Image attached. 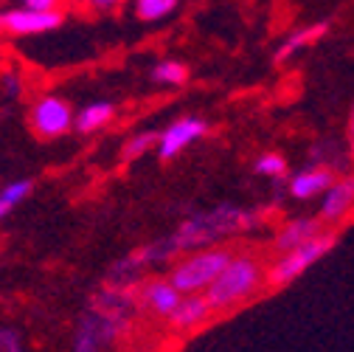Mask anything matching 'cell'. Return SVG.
Instances as JSON below:
<instances>
[{"mask_svg": "<svg viewBox=\"0 0 354 352\" xmlns=\"http://www.w3.org/2000/svg\"><path fill=\"white\" fill-rule=\"evenodd\" d=\"M337 175L329 169V166H309V169H301L298 175L290 178V195L295 200H313V197H321L332 181Z\"/></svg>", "mask_w": 354, "mask_h": 352, "instance_id": "cell-9", "label": "cell"}, {"mask_svg": "<svg viewBox=\"0 0 354 352\" xmlns=\"http://www.w3.org/2000/svg\"><path fill=\"white\" fill-rule=\"evenodd\" d=\"M0 87H3L6 96H17V94H20V79H17V73H3V76H0Z\"/></svg>", "mask_w": 354, "mask_h": 352, "instance_id": "cell-22", "label": "cell"}, {"mask_svg": "<svg viewBox=\"0 0 354 352\" xmlns=\"http://www.w3.org/2000/svg\"><path fill=\"white\" fill-rule=\"evenodd\" d=\"M264 282V265L253 254H231L228 265L203 293L211 310H228V307L250 299Z\"/></svg>", "mask_w": 354, "mask_h": 352, "instance_id": "cell-1", "label": "cell"}, {"mask_svg": "<svg viewBox=\"0 0 354 352\" xmlns=\"http://www.w3.org/2000/svg\"><path fill=\"white\" fill-rule=\"evenodd\" d=\"M152 79H155V85H160V87H180V85H186V79H189V68H186L180 60H160V62L152 68Z\"/></svg>", "mask_w": 354, "mask_h": 352, "instance_id": "cell-16", "label": "cell"}, {"mask_svg": "<svg viewBox=\"0 0 354 352\" xmlns=\"http://www.w3.org/2000/svg\"><path fill=\"white\" fill-rule=\"evenodd\" d=\"M208 316H211V307H208L205 296H203V293H189V296H183L180 304H177L174 310H171L169 322H171L174 327H180V330H189V327L203 324Z\"/></svg>", "mask_w": 354, "mask_h": 352, "instance_id": "cell-11", "label": "cell"}, {"mask_svg": "<svg viewBox=\"0 0 354 352\" xmlns=\"http://www.w3.org/2000/svg\"><path fill=\"white\" fill-rule=\"evenodd\" d=\"M250 220L253 217L248 211L223 206V209H214L208 214H200V217L189 220V223L180 229V234H177V240H171V243L183 245V248L205 245V243H211L219 234H228V231H236V229H248L245 223H250Z\"/></svg>", "mask_w": 354, "mask_h": 352, "instance_id": "cell-3", "label": "cell"}, {"mask_svg": "<svg viewBox=\"0 0 354 352\" xmlns=\"http://www.w3.org/2000/svg\"><path fill=\"white\" fill-rule=\"evenodd\" d=\"M0 3H3V0H0Z\"/></svg>", "mask_w": 354, "mask_h": 352, "instance_id": "cell-24", "label": "cell"}, {"mask_svg": "<svg viewBox=\"0 0 354 352\" xmlns=\"http://www.w3.org/2000/svg\"><path fill=\"white\" fill-rule=\"evenodd\" d=\"M205 133H208L205 118H200V116H180V118H174L171 124H166L158 133L155 150H158V155L163 161H171L180 152H186L192 144H197L200 139H205Z\"/></svg>", "mask_w": 354, "mask_h": 352, "instance_id": "cell-6", "label": "cell"}, {"mask_svg": "<svg viewBox=\"0 0 354 352\" xmlns=\"http://www.w3.org/2000/svg\"><path fill=\"white\" fill-rule=\"evenodd\" d=\"M71 6H79V9H91V12H110L115 6H121L124 0H65Z\"/></svg>", "mask_w": 354, "mask_h": 352, "instance_id": "cell-20", "label": "cell"}, {"mask_svg": "<svg viewBox=\"0 0 354 352\" xmlns=\"http://www.w3.org/2000/svg\"><path fill=\"white\" fill-rule=\"evenodd\" d=\"M354 211V178H335L332 186L321 195V223H340L346 214Z\"/></svg>", "mask_w": 354, "mask_h": 352, "instance_id": "cell-8", "label": "cell"}, {"mask_svg": "<svg viewBox=\"0 0 354 352\" xmlns=\"http://www.w3.org/2000/svg\"><path fill=\"white\" fill-rule=\"evenodd\" d=\"M348 139H351V144H354V113H351V118H348Z\"/></svg>", "mask_w": 354, "mask_h": 352, "instance_id": "cell-23", "label": "cell"}, {"mask_svg": "<svg viewBox=\"0 0 354 352\" xmlns=\"http://www.w3.org/2000/svg\"><path fill=\"white\" fill-rule=\"evenodd\" d=\"M155 141H158V133H149V130L129 136V139L124 141V147H121V158H124V161H138V158H144L147 152L155 150Z\"/></svg>", "mask_w": 354, "mask_h": 352, "instance_id": "cell-18", "label": "cell"}, {"mask_svg": "<svg viewBox=\"0 0 354 352\" xmlns=\"http://www.w3.org/2000/svg\"><path fill=\"white\" fill-rule=\"evenodd\" d=\"M28 124L37 139H46V141L62 139L65 133L73 130V107L62 96H54V94L37 96L28 110Z\"/></svg>", "mask_w": 354, "mask_h": 352, "instance_id": "cell-5", "label": "cell"}, {"mask_svg": "<svg viewBox=\"0 0 354 352\" xmlns=\"http://www.w3.org/2000/svg\"><path fill=\"white\" fill-rule=\"evenodd\" d=\"M326 28H329V23H315V26H306V28H295V31L281 42V46H279V51H276V62H287V60H292L298 51H304L306 46H313L318 37H324Z\"/></svg>", "mask_w": 354, "mask_h": 352, "instance_id": "cell-13", "label": "cell"}, {"mask_svg": "<svg viewBox=\"0 0 354 352\" xmlns=\"http://www.w3.org/2000/svg\"><path fill=\"white\" fill-rule=\"evenodd\" d=\"M62 26V12H34L26 6H9L0 12V34L3 37H37Z\"/></svg>", "mask_w": 354, "mask_h": 352, "instance_id": "cell-7", "label": "cell"}, {"mask_svg": "<svg viewBox=\"0 0 354 352\" xmlns=\"http://www.w3.org/2000/svg\"><path fill=\"white\" fill-rule=\"evenodd\" d=\"M113 118H115V105L99 99V102L84 105L82 110H73V130L82 136H93L99 130H104Z\"/></svg>", "mask_w": 354, "mask_h": 352, "instance_id": "cell-10", "label": "cell"}, {"mask_svg": "<svg viewBox=\"0 0 354 352\" xmlns=\"http://www.w3.org/2000/svg\"><path fill=\"white\" fill-rule=\"evenodd\" d=\"M231 259V251L228 248H203V251H194L189 254L183 262H177L169 274V282L174 285V290L180 296H189V293H205L208 285L219 276L228 265Z\"/></svg>", "mask_w": 354, "mask_h": 352, "instance_id": "cell-2", "label": "cell"}, {"mask_svg": "<svg viewBox=\"0 0 354 352\" xmlns=\"http://www.w3.org/2000/svg\"><path fill=\"white\" fill-rule=\"evenodd\" d=\"M17 6L34 9V12H62L65 0H17Z\"/></svg>", "mask_w": 354, "mask_h": 352, "instance_id": "cell-21", "label": "cell"}, {"mask_svg": "<svg viewBox=\"0 0 354 352\" xmlns=\"http://www.w3.org/2000/svg\"><path fill=\"white\" fill-rule=\"evenodd\" d=\"M31 195V181H12L0 189V220H3L9 211H15L26 197Z\"/></svg>", "mask_w": 354, "mask_h": 352, "instance_id": "cell-17", "label": "cell"}, {"mask_svg": "<svg viewBox=\"0 0 354 352\" xmlns=\"http://www.w3.org/2000/svg\"><path fill=\"white\" fill-rule=\"evenodd\" d=\"M256 175H261V178H270V181H279L287 175V158L279 155V152H261L253 164Z\"/></svg>", "mask_w": 354, "mask_h": 352, "instance_id": "cell-19", "label": "cell"}, {"mask_svg": "<svg viewBox=\"0 0 354 352\" xmlns=\"http://www.w3.org/2000/svg\"><path fill=\"white\" fill-rule=\"evenodd\" d=\"M315 234H321V220H295V223H290V226H284L279 231L276 248H279V254L290 251V248H295V245H301L306 240H313Z\"/></svg>", "mask_w": 354, "mask_h": 352, "instance_id": "cell-14", "label": "cell"}, {"mask_svg": "<svg viewBox=\"0 0 354 352\" xmlns=\"http://www.w3.org/2000/svg\"><path fill=\"white\" fill-rule=\"evenodd\" d=\"M332 243H335V237L321 231L313 240H306V243H301V245H295L290 251H281L279 259L268 271H264V279H268L273 288H281V285L298 279L309 265H315V262L332 248Z\"/></svg>", "mask_w": 354, "mask_h": 352, "instance_id": "cell-4", "label": "cell"}, {"mask_svg": "<svg viewBox=\"0 0 354 352\" xmlns=\"http://www.w3.org/2000/svg\"><path fill=\"white\" fill-rule=\"evenodd\" d=\"M180 293L174 290V285L169 282V279H155V282H149L147 288H144V304L149 307L152 313H158V316H171V310L177 304H180Z\"/></svg>", "mask_w": 354, "mask_h": 352, "instance_id": "cell-12", "label": "cell"}, {"mask_svg": "<svg viewBox=\"0 0 354 352\" xmlns=\"http://www.w3.org/2000/svg\"><path fill=\"white\" fill-rule=\"evenodd\" d=\"M177 6H180V0H132V12L144 23H160L174 15Z\"/></svg>", "mask_w": 354, "mask_h": 352, "instance_id": "cell-15", "label": "cell"}]
</instances>
